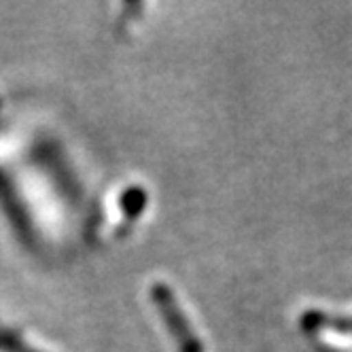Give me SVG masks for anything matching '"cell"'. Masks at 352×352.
Returning <instances> with one entry per match:
<instances>
[{"label":"cell","instance_id":"obj_1","mask_svg":"<svg viewBox=\"0 0 352 352\" xmlns=\"http://www.w3.org/2000/svg\"><path fill=\"white\" fill-rule=\"evenodd\" d=\"M151 295H153L160 312L164 314L168 329L176 338V344H179L181 352H202V344H199L195 331H191V327H189L183 310L179 308V301L174 299L172 291L166 285H153Z\"/></svg>","mask_w":352,"mask_h":352},{"label":"cell","instance_id":"obj_2","mask_svg":"<svg viewBox=\"0 0 352 352\" xmlns=\"http://www.w3.org/2000/svg\"><path fill=\"white\" fill-rule=\"evenodd\" d=\"M144 191L142 189H128L123 193V212H128L130 217H136L144 208Z\"/></svg>","mask_w":352,"mask_h":352},{"label":"cell","instance_id":"obj_3","mask_svg":"<svg viewBox=\"0 0 352 352\" xmlns=\"http://www.w3.org/2000/svg\"><path fill=\"white\" fill-rule=\"evenodd\" d=\"M0 348H5L9 352H36V350L28 348L17 336H13L11 331L3 329V327H0Z\"/></svg>","mask_w":352,"mask_h":352}]
</instances>
